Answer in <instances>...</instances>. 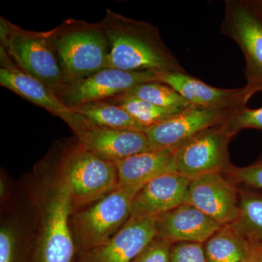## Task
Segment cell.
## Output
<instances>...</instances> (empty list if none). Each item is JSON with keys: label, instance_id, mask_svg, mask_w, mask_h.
Returning <instances> with one entry per match:
<instances>
[{"label": "cell", "instance_id": "277c9868", "mask_svg": "<svg viewBox=\"0 0 262 262\" xmlns=\"http://www.w3.org/2000/svg\"><path fill=\"white\" fill-rule=\"evenodd\" d=\"M0 48L15 65L58 95L64 79L48 37V32L20 28L0 17Z\"/></svg>", "mask_w": 262, "mask_h": 262}, {"label": "cell", "instance_id": "52a82bcc", "mask_svg": "<svg viewBox=\"0 0 262 262\" xmlns=\"http://www.w3.org/2000/svg\"><path fill=\"white\" fill-rule=\"evenodd\" d=\"M220 30L237 43L244 54L245 88L252 96L262 92V20L249 1L227 0Z\"/></svg>", "mask_w": 262, "mask_h": 262}, {"label": "cell", "instance_id": "4316f807", "mask_svg": "<svg viewBox=\"0 0 262 262\" xmlns=\"http://www.w3.org/2000/svg\"><path fill=\"white\" fill-rule=\"evenodd\" d=\"M170 262H208L203 244L178 243L172 245Z\"/></svg>", "mask_w": 262, "mask_h": 262}, {"label": "cell", "instance_id": "7c38bea8", "mask_svg": "<svg viewBox=\"0 0 262 262\" xmlns=\"http://www.w3.org/2000/svg\"><path fill=\"white\" fill-rule=\"evenodd\" d=\"M72 131L86 149L115 164L132 155L152 150L144 132L98 126L87 118Z\"/></svg>", "mask_w": 262, "mask_h": 262}, {"label": "cell", "instance_id": "3957f363", "mask_svg": "<svg viewBox=\"0 0 262 262\" xmlns=\"http://www.w3.org/2000/svg\"><path fill=\"white\" fill-rule=\"evenodd\" d=\"M48 34L65 84L107 68V38L101 22L68 18Z\"/></svg>", "mask_w": 262, "mask_h": 262}, {"label": "cell", "instance_id": "ffe728a7", "mask_svg": "<svg viewBox=\"0 0 262 262\" xmlns=\"http://www.w3.org/2000/svg\"><path fill=\"white\" fill-rule=\"evenodd\" d=\"M248 239L233 225H224L203 245L208 262H245Z\"/></svg>", "mask_w": 262, "mask_h": 262}, {"label": "cell", "instance_id": "ac0fdd59", "mask_svg": "<svg viewBox=\"0 0 262 262\" xmlns=\"http://www.w3.org/2000/svg\"><path fill=\"white\" fill-rule=\"evenodd\" d=\"M176 149H154L128 157L115 163L120 187L140 189L163 174L175 173Z\"/></svg>", "mask_w": 262, "mask_h": 262}, {"label": "cell", "instance_id": "44dd1931", "mask_svg": "<svg viewBox=\"0 0 262 262\" xmlns=\"http://www.w3.org/2000/svg\"><path fill=\"white\" fill-rule=\"evenodd\" d=\"M72 110L98 126L120 130H146L145 127L124 108L108 101L84 103Z\"/></svg>", "mask_w": 262, "mask_h": 262}, {"label": "cell", "instance_id": "7a4b0ae2", "mask_svg": "<svg viewBox=\"0 0 262 262\" xmlns=\"http://www.w3.org/2000/svg\"><path fill=\"white\" fill-rule=\"evenodd\" d=\"M107 38V68L127 72H186L155 26L107 10L101 21Z\"/></svg>", "mask_w": 262, "mask_h": 262}, {"label": "cell", "instance_id": "ba28073f", "mask_svg": "<svg viewBox=\"0 0 262 262\" xmlns=\"http://www.w3.org/2000/svg\"><path fill=\"white\" fill-rule=\"evenodd\" d=\"M232 136L222 124L198 133L176 149L174 172L192 179L231 168L228 145Z\"/></svg>", "mask_w": 262, "mask_h": 262}, {"label": "cell", "instance_id": "6da1fadb", "mask_svg": "<svg viewBox=\"0 0 262 262\" xmlns=\"http://www.w3.org/2000/svg\"><path fill=\"white\" fill-rule=\"evenodd\" d=\"M29 190L24 215L33 262H75L70 182L58 150L34 166Z\"/></svg>", "mask_w": 262, "mask_h": 262}, {"label": "cell", "instance_id": "9a60e30c", "mask_svg": "<svg viewBox=\"0 0 262 262\" xmlns=\"http://www.w3.org/2000/svg\"><path fill=\"white\" fill-rule=\"evenodd\" d=\"M158 82L173 88L193 106L219 110L246 107L252 95L246 88L225 89L213 87L187 72H159Z\"/></svg>", "mask_w": 262, "mask_h": 262}, {"label": "cell", "instance_id": "f546056e", "mask_svg": "<svg viewBox=\"0 0 262 262\" xmlns=\"http://www.w3.org/2000/svg\"><path fill=\"white\" fill-rule=\"evenodd\" d=\"M249 3L255 13L262 20V0L249 1Z\"/></svg>", "mask_w": 262, "mask_h": 262}, {"label": "cell", "instance_id": "8992f818", "mask_svg": "<svg viewBox=\"0 0 262 262\" xmlns=\"http://www.w3.org/2000/svg\"><path fill=\"white\" fill-rule=\"evenodd\" d=\"M57 150L70 182L72 213L118 187L115 164L93 154L77 139Z\"/></svg>", "mask_w": 262, "mask_h": 262}, {"label": "cell", "instance_id": "cb8c5ba5", "mask_svg": "<svg viewBox=\"0 0 262 262\" xmlns=\"http://www.w3.org/2000/svg\"><path fill=\"white\" fill-rule=\"evenodd\" d=\"M238 219L232 224L251 241L262 243V196L241 193Z\"/></svg>", "mask_w": 262, "mask_h": 262}, {"label": "cell", "instance_id": "f1b7e54d", "mask_svg": "<svg viewBox=\"0 0 262 262\" xmlns=\"http://www.w3.org/2000/svg\"><path fill=\"white\" fill-rule=\"evenodd\" d=\"M248 239L247 257L245 262H262V243Z\"/></svg>", "mask_w": 262, "mask_h": 262}, {"label": "cell", "instance_id": "e0dca14e", "mask_svg": "<svg viewBox=\"0 0 262 262\" xmlns=\"http://www.w3.org/2000/svg\"><path fill=\"white\" fill-rule=\"evenodd\" d=\"M189 182L190 179L177 173L150 181L134 198L130 218L157 216L189 203Z\"/></svg>", "mask_w": 262, "mask_h": 262}, {"label": "cell", "instance_id": "4fadbf2b", "mask_svg": "<svg viewBox=\"0 0 262 262\" xmlns=\"http://www.w3.org/2000/svg\"><path fill=\"white\" fill-rule=\"evenodd\" d=\"M155 218H130L107 241L77 253L75 262L132 261L156 237Z\"/></svg>", "mask_w": 262, "mask_h": 262}, {"label": "cell", "instance_id": "603a6c76", "mask_svg": "<svg viewBox=\"0 0 262 262\" xmlns=\"http://www.w3.org/2000/svg\"><path fill=\"white\" fill-rule=\"evenodd\" d=\"M123 95L140 98L160 107L184 110L191 106L173 88L158 81L139 84Z\"/></svg>", "mask_w": 262, "mask_h": 262}, {"label": "cell", "instance_id": "2e32d148", "mask_svg": "<svg viewBox=\"0 0 262 262\" xmlns=\"http://www.w3.org/2000/svg\"><path fill=\"white\" fill-rule=\"evenodd\" d=\"M222 226L195 206L185 203L155 218L156 237L171 244H204Z\"/></svg>", "mask_w": 262, "mask_h": 262}, {"label": "cell", "instance_id": "8fae6325", "mask_svg": "<svg viewBox=\"0 0 262 262\" xmlns=\"http://www.w3.org/2000/svg\"><path fill=\"white\" fill-rule=\"evenodd\" d=\"M0 84L59 117L72 130L85 119L66 106L47 86L18 68L2 48H0Z\"/></svg>", "mask_w": 262, "mask_h": 262}, {"label": "cell", "instance_id": "9c48e42d", "mask_svg": "<svg viewBox=\"0 0 262 262\" xmlns=\"http://www.w3.org/2000/svg\"><path fill=\"white\" fill-rule=\"evenodd\" d=\"M159 72H127L105 68L89 77L65 84L57 96L69 108L84 103L106 101L126 94L136 86L158 81Z\"/></svg>", "mask_w": 262, "mask_h": 262}, {"label": "cell", "instance_id": "484cf974", "mask_svg": "<svg viewBox=\"0 0 262 262\" xmlns=\"http://www.w3.org/2000/svg\"><path fill=\"white\" fill-rule=\"evenodd\" d=\"M172 245L155 237L131 262H170Z\"/></svg>", "mask_w": 262, "mask_h": 262}, {"label": "cell", "instance_id": "d4e9b609", "mask_svg": "<svg viewBox=\"0 0 262 262\" xmlns=\"http://www.w3.org/2000/svg\"><path fill=\"white\" fill-rule=\"evenodd\" d=\"M222 126L227 134L232 136L243 129L262 130V106L254 110L245 107L237 110L222 124Z\"/></svg>", "mask_w": 262, "mask_h": 262}, {"label": "cell", "instance_id": "5b68a950", "mask_svg": "<svg viewBox=\"0 0 262 262\" xmlns=\"http://www.w3.org/2000/svg\"><path fill=\"white\" fill-rule=\"evenodd\" d=\"M139 191L118 186L98 201L72 213L70 228L77 253L107 241L127 223Z\"/></svg>", "mask_w": 262, "mask_h": 262}, {"label": "cell", "instance_id": "7402d4cb", "mask_svg": "<svg viewBox=\"0 0 262 262\" xmlns=\"http://www.w3.org/2000/svg\"><path fill=\"white\" fill-rule=\"evenodd\" d=\"M106 101L115 103L124 108L131 116L140 122L141 125L145 127L146 130L150 127L165 121L167 119L177 115L184 110L160 107L140 98L133 97L127 95H121Z\"/></svg>", "mask_w": 262, "mask_h": 262}, {"label": "cell", "instance_id": "5bb4252c", "mask_svg": "<svg viewBox=\"0 0 262 262\" xmlns=\"http://www.w3.org/2000/svg\"><path fill=\"white\" fill-rule=\"evenodd\" d=\"M189 203L222 226L232 225L238 219L237 192L221 172L205 174L190 180Z\"/></svg>", "mask_w": 262, "mask_h": 262}, {"label": "cell", "instance_id": "83f0119b", "mask_svg": "<svg viewBox=\"0 0 262 262\" xmlns=\"http://www.w3.org/2000/svg\"><path fill=\"white\" fill-rule=\"evenodd\" d=\"M233 178L251 187L262 189V159L244 168H232L227 170Z\"/></svg>", "mask_w": 262, "mask_h": 262}, {"label": "cell", "instance_id": "d6986e66", "mask_svg": "<svg viewBox=\"0 0 262 262\" xmlns=\"http://www.w3.org/2000/svg\"><path fill=\"white\" fill-rule=\"evenodd\" d=\"M0 262H33L32 246L23 211L2 213Z\"/></svg>", "mask_w": 262, "mask_h": 262}, {"label": "cell", "instance_id": "30bf717a", "mask_svg": "<svg viewBox=\"0 0 262 262\" xmlns=\"http://www.w3.org/2000/svg\"><path fill=\"white\" fill-rule=\"evenodd\" d=\"M235 111L191 105L144 133L151 149H177L198 133L223 123Z\"/></svg>", "mask_w": 262, "mask_h": 262}]
</instances>
